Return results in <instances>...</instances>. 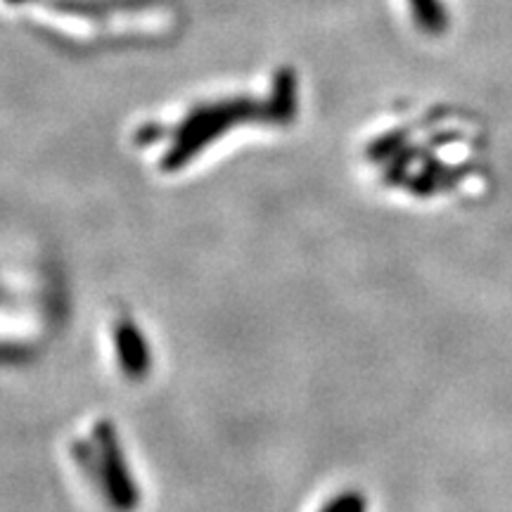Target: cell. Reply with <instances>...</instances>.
Returning a JSON list of instances; mask_svg holds the SVG:
<instances>
[{"label": "cell", "mask_w": 512, "mask_h": 512, "mask_svg": "<svg viewBox=\"0 0 512 512\" xmlns=\"http://www.w3.org/2000/svg\"><path fill=\"white\" fill-rule=\"evenodd\" d=\"M415 22L427 34H441L448 27V15L441 0H408Z\"/></svg>", "instance_id": "cell-3"}, {"label": "cell", "mask_w": 512, "mask_h": 512, "mask_svg": "<svg viewBox=\"0 0 512 512\" xmlns=\"http://www.w3.org/2000/svg\"><path fill=\"white\" fill-rule=\"evenodd\" d=\"M297 88H294V74L290 69H283L278 72L273 83V98L268 102V112H271L273 119H290L294 114V102H297Z\"/></svg>", "instance_id": "cell-2"}, {"label": "cell", "mask_w": 512, "mask_h": 512, "mask_svg": "<svg viewBox=\"0 0 512 512\" xmlns=\"http://www.w3.org/2000/svg\"><path fill=\"white\" fill-rule=\"evenodd\" d=\"M254 114L256 105L252 100H228L219 102V105L202 107V110H197L183 124L181 136H178V143L169 159H166V164L185 162V159H190L200 147L211 143L214 138H219L221 131L254 117Z\"/></svg>", "instance_id": "cell-1"}]
</instances>
